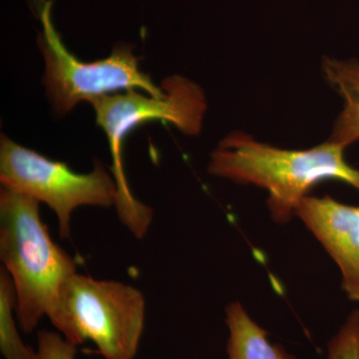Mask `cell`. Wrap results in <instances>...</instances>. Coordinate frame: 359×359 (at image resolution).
<instances>
[{
	"label": "cell",
	"mask_w": 359,
	"mask_h": 359,
	"mask_svg": "<svg viewBox=\"0 0 359 359\" xmlns=\"http://www.w3.org/2000/svg\"><path fill=\"white\" fill-rule=\"evenodd\" d=\"M346 149L328 139L306 150H287L237 132L228 135L212 153L208 171L268 191L271 217L276 223L287 224L311 189L325 180H339L359 191V170L346 162Z\"/></svg>",
	"instance_id": "6da1fadb"
},
{
	"label": "cell",
	"mask_w": 359,
	"mask_h": 359,
	"mask_svg": "<svg viewBox=\"0 0 359 359\" xmlns=\"http://www.w3.org/2000/svg\"><path fill=\"white\" fill-rule=\"evenodd\" d=\"M0 259L13 280L21 332L32 334L44 316L52 323L77 263L52 240L39 201L6 187L0 191Z\"/></svg>",
	"instance_id": "7a4b0ae2"
},
{
	"label": "cell",
	"mask_w": 359,
	"mask_h": 359,
	"mask_svg": "<svg viewBox=\"0 0 359 359\" xmlns=\"http://www.w3.org/2000/svg\"><path fill=\"white\" fill-rule=\"evenodd\" d=\"M161 86L165 90L161 97L129 90L100 97L91 103L97 124L103 130L109 145L118 218L138 240L147 235L154 212L137 199L130 188L123 160V146L127 136L137 127L150 121L170 123L184 134L196 136L202 130L207 111L204 91L192 80L173 75L163 80Z\"/></svg>",
	"instance_id": "3957f363"
},
{
	"label": "cell",
	"mask_w": 359,
	"mask_h": 359,
	"mask_svg": "<svg viewBox=\"0 0 359 359\" xmlns=\"http://www.w3.org/2000/svg\"><path fill=\"white\" fill-rule=\"evenodd\" d=\"M145 316L140 290L77 273L63 287L57 316L51 323L75 346L93 342L104 359H134Z\"/></svg>",
	"instance_id": "277c9868"
},
{
	"label": "cell",
	"mask_w": 359,
	"mask_h": 359,
	"mask_svg": "<svg viewBox=\"0 0 359 359\" xmlns=\"http://www.w3.org/2000/svg\"><path fill=\"white\" fill-rule=\"evenodd\" d=\"M41 20L43 32L37 42L45 62L43 84L54 112L67 114L82 101L92 103L122 90L164 95L163 87L140 69V57L135 55L133 47L118 45L108 57L84 62L66 48L54 29L49 4L42 8Z\"/></svg>",
	"instance_id": "5b68a950"
},
{
	"label": "cell",
	"mask_w": 359,
	"mask_h": 359,
	"mask_svg": "<svg viewBox=\"0 0 359 359\" xmlns=\"http://www.w3.org/2000/svg\"><path fill=\"white\" fill-rule=\"evenodd\" d=\"M0 182L39 203H45L57 217L59 237L71 236V217L82 205L109 209L115 204L112 174L101 161L87 174L72 171L66 163L45 157L23 147L6 135L0 138Z\"/></svg>",
	"instance_id": "8992f818"
},
{
	"label": "cell",
	"mask_w": 359,
	"mask_h": 359,
	"mask_svg": "<svg viewBox=\"0 0 359 359\" xmlns=\"http://www.w3.org/2000/svg\"><path fill=\"white\" fill-rule=\"evenodd\" d=\"M295 216L339 266L347 297L359 304V205L342 204L330 196H306Z\"/></svg>",
	"instance_id": "52a82bcc"
},
{
	"label": "cell",
	"mask_w": 359,
	"mask_h": 359,
	"mask_svg": "<svg viewBox=\"0 0 359 359\" xmlns=\"http://www.w3.org/2000/svg\"><path fill=\"white\" fill-rule=\"evenodd\" d=\"M323 74L344 100L330 141L348 147L359 141V61L325 57Z\"/></svg>",
	"instance_id": "ba28073f"
},
{
	"label": "cell",
	"mask_w": 359,
	"mask_h": 359,
	"mask_svg": "<svg viewBox=\"0 0 359 359\" xmlns=\"http://www.w3.org/2000/svg\"><path fill=\"white\" fill-rule=\"evenodd\" d=\"M229 330L228 359H295L280 344L268 339V332L250 318L238 302L226 309Z\"/></svg>",
	"instance_id": "9c48e42d"
},
{
	"label": "cell",
	"mask_w": 359,
	"mask_h": 359,
	"mask_svg": "<svg viewBox=\"0 0 359 359\" xmlns=\"http://www.w3.org/2000/svg\"><path fill=\"white\" fill-rule=\"evenodd\" d=\"M16 294L6 269H0V351L4 359H39V353L25 344L14 318Z\"/></svg>",
	"instance_id": "30bf717a"
},
{
	"label": "cell",
	"mask_w": 359,
	"mask_h": 359,
	"mask_svg": "<svg viewBox=\"0 0 359 359\" xmlns=\"http://www.w3.org/2000/svg\"><path fill=\"white\" fill-rule=\"evenodd\" d=\"M328 359H359V311L349 314L328 344Z\"/></svg>",
	"instance_id": "8fae6325"
},
{
	"label": "cell",
	"mask_w": 359,
	"mask_h": 359,
	"mask_svg": "<svg viewBox=\"0 0 359 359\" xmlns=\"http://www.w3.org/2000/svg\"><path fill=\"white\" fill-rule=\"evenodd\" d=\"M77 347L59 332L40 330L37 334L39 359H76Z\"/></svg>",
	"instance_id": "7c38bea8"
}]
</instances>
